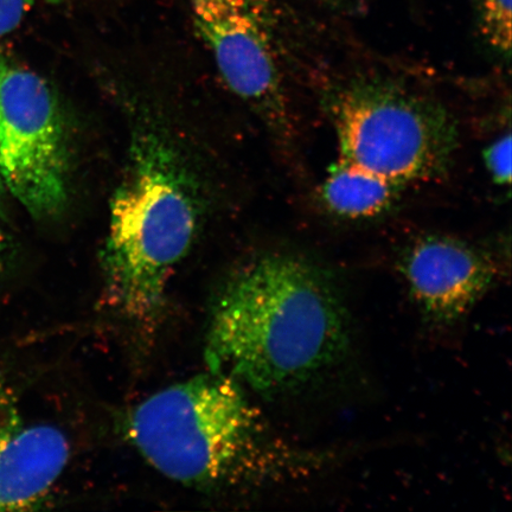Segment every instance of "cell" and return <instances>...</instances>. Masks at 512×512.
Returning <instances> with one entry per match:
<instances>
[{
	"instance_id": "1",
	"label": "cell",
	"mask_w": 512,
	"mask_h": 512,
	"mask_svg": "<svg viewBox=\"0 0 512 512\" xmlns=\"http://www.w3.org/2000/svg\"><path fill=\"white\" fill-rule=\"evenodd\" d=\"M347 303L315 261L266 253L235 270L211 303L204 356L213 373L266 396L296 394L351 351Z\"/></svg>"
},
{
	"instance_id": "2",
	"label": "cell",
	"mask_w": 512,
	"mask_h": 512,
	"mask_svg": "<svg viewBox=\"0 0 512 512\" xmlns=\"http://www.w3.org/2000/svg\"><path fill=\"white\" fill-rule=\"evenodd\" d=\"M126 431L147 463L197 490L254 484L274 465L273 446L242 384L210 370L151 395L128 416Z\"/></svg>"
},
{
	"instance_id": "3",
	"label": "cell",
	"mask_w": 512,
	"mask_h": 512,
	"mask_svg": "<svg viewBox=\"0 0 512 512\" xmlns=\"http://www.w3.org/2000/svg\"><path fill=\"white\" fill-rule=\"evenodd\" d=\"M197 221L195 190L176 151L159 134L140 133L111 202L102 253L106 303L133 323H155Z\"/></svg>"
},
{
	"instance_id": "4",
	"label": "cell",
	"mask_w": 512,
	"mask_h": 512,
	"mask_svg": "<svg viewBox=\"0 0 512 512\" xmlns=\"http://www.w3.org/2000/svg\"><path fill=\"white\" fill-rule=\"evenodd\" d=\"M336 164L399 195L444 175L458 146L451 114L437 102L382 80L342 88L331 104Z\"/></svg>"
},
{
	"instance_id": "5",
	"label": "cell",
	"mask_w": 512,
	"mask_h": 512,
	"mask_svg": "<svg viewBox=\"0 0 512 512\" xmlns=\"http://www.w3.org/2000/svg\"><path fill=\"white\" fill-rule=\"evenodd\" d=\"M68 143L48 82L0 56V179L34 219H53L68 200Z\"/></svg>"
},
{
	"instance_id": "6",
	"label": "cell",
	"mask_w": 512,
	"mask_h": 512,
	"mask_svg": "<svg viewBox=\"0 0 512 512\" xmlns=\"http://www.w3.org/2000/svg\"><path fill=\"white\" fill-rule=\"evenodd\" d=\"M195 27L235 95L281 137L290 117L275 50L273 0H188Z\"/></svg>"
},
{
	"instance_id": "7",
	"label": "cell",
	"mask_w": 512,
	"mask_h": 512,
	"mask_svg": "<svg viewBox=\"0 0 512 512\" xmlns=\"http://www.w3.org/2000/svg\"><path fill=\"white\" fill-rule=\"evenodd\" d=\"M399 270L422 315L437 324L457 323L494 285V259L462 240L427 235L402 253Z\"/></svg>"
},
{
	"instance_id": "8",
	"label": "cell",
	"mask_w": 512,
	"mask_h": 512,
	"mask_svg": "<svg viewBox=\"0 0 512 512\" xmlns=\"http://www.w3.org/2000/svg\"><path fill=\"white\" fill-rule=\"evenodd\" d=\"M69 458L60 428L24 420L14 394L0 382V512L40 507Z\"/></svg>"
},
{
	"instance_id": "9",
	"label": "cell",
	"mask_w": 512,
	"mask_h": 512,
	"mask_svg": "<svg viewBox=\"0 0 512 512\" xmlns=\"http://www.w3.org/2000/svg\"><path fill=\"white\" fill-rule=\"evenodd\" d=\"M320 194L332 214L349 220L379 216L400 197L387 185L336 163H332Z\"/></svg>"
},
{
	"instance_id": "10",
	"label": "cell",
	"mask_w": 512,
	"mask_h": 512,
	"mask_svg": "<svg viewBox=\"0 0 512 512\" xmlns=\"http://www.w3.org/2000/svg\"><path fill=\"white\" fill-rule=\"evenodd\" d=\"M479 30L499 54L511 53L512 0H475Z\"/></svg>"
},
{
	"instance_id": "11",
	"label": "cell",
	"mask_w": 512,
	"mask_h": 512,
	"mask_svg": "<svg viewBox=\"0 0 512 512\" xmlns=\"http://www.w3.org/2000/svg\"><path fill=\"white\" fill-rule=\"evenodd\" d=\"M511 134L499 137L486 147L484 162L486 170L498 185H509L511 182Z\"/></svg>"
},
{
	"instance_id": "12",
	"label": "cell",
	"mask_w": 512,
	"mask_h": 512,
	"mask_svg": "<svg viewBox=\"0 0 512 512\" xmlns=\"http://www.w3.org/2000/svg\"><path fill=\"white\" fill-rule=\"evenodd\" d=\"M53 2L59 0H0V38L17 30L37 5Z\"/></svg>"
},
{
	"instance_id": "13",
	"label": "cell",
	"mask_w": 512,
	"mask_h": 512,
	"mask_svg": "<svg viewBox=\"0 0 512 512\" xmlns=\"http://www.w3.org/2000/svg\"><path fill=\"white\" fill-rule=\"evenodd\" d=\"M12 253V241L8 230L3 226L0 221V278L3 277L10 264Z\"/></svg>"
},
{
	"instance_id": "14",
	"label": "cell",
	"mask_w": 512,
	"mask_h": 512,
	"mask_svg": "<svg viewBox=\"0 0 512 512\" xmlns=\"http://www.w3.org/2000/svg\"><path fill=\"white\" fill-rule=\"evenodd\" d=\"M319 2L338 4V3L349 2V0H319Z\"/></svg>"
},
{
	"instance_id": "15",
	"label": "cell",
	"mask_w": 512,
	"mask_h": 512,
	"mask_svg": "<svg viewBox=\"0 0 512 512\" xmlns=\"http://www.w3.org/2000/svg\"><path fill=\"white\" fill-rule=\"evenodd\" d=\"M4 191H5L4 185L2 183V179H0V195H2Z\"/></svg>"
}]
</instances>
